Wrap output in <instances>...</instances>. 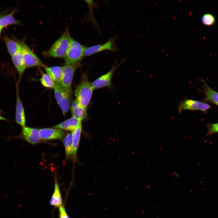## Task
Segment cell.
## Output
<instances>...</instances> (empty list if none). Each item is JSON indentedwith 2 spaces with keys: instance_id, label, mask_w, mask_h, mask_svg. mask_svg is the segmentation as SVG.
I'll list each match as a JSON object with an SVG mask.
<instances>
[{
  "instance_id": "cell-1",
  "label": "cell",
  "mask_w": 218,
  "mask_h": 218,
  "mask_svg": "<svg viewBox=\"0 0 218 218\" xmlns=\"http://www.w3.org/2000/svg\"><path fill=\"white\" fill-rule=\"evenodd\" d=\"M94 90L91 82L88 80L87 73H83L80 81L75 90V100L87 108L91 100Z\"/></svg>"
},
{
  "instance_id": "cell-2",
  "label": "cell",
  "mask_w": 218,
  "mask_h": 218,
  "mask_svg": "<svg viewBox=\"0 0 218 218\" xmlns=\"http://www.w3.org/2000/svg\"><path fill=\"white\" fill-rule=\"evenodd\" d=\"M71 37L68 28L67 27L62 35L49 49L42 53L43 56L48 57L64 58L68 47Z\"/></svg>"
},
{
  "instance_id": "cell-3",
  "label": "cell",
  "mask_w": 218,
  "mask_h": 218,
  "mask_svg": "<svg viewBox=\"0 0 218 218\" xmlns=\"http://www.w3.org/2000/svg\"><path fill=\"white\" fill-rule=\"evenodd\" d=\"M86 47L71 37L67 51L63 58L64 64L79 65L84 57V53Z\"/></svg>"
},
{
  "instance_id": "cell-4",
  "label": "cell",
  "mask_w": 218,
  "mask_h": 218,
  "mask_svg": "<svg viewBox=\"0 0 218 218\" xmlns=\"http://www.w3.org/2000/svg\"><path fill=\"white\" fill-rule=\"evenodd\" d=\"M20 46V49L23 59L26 68L33 67H41L46 66L33 51L23 40H19L14 37Z\"/></svg>"
},
{
  "instance_id": "cell-5",
  "label": "cell",
  "mask_w": 218,
  "mask_h": 218,
  "mask_svg": "<svg viewBox=\"0 0 218 218\" xmlns=\"http://www.w3.org/2000/svg\"><path fill=\"white\" fill-rule=\"evenodd\" d=\"M56 100L63 114L65 115L70 108L72 91L68 90L58 84L53 88Z\"/></svg>"
},
{
  "instance_id": "cell-6",
  "label": "cell",
  "mask_w": 218,
  "mask_h": 218,
  "mask_svg": "<svg viewBox=\"0 0 218 218\" xmlns=\"http://www.w3.org/2000/svg\"><path fill=\"white\" fill-rule=\"evenodd\" d=\"M116 37H111L106 43L90 47H86L84 51V57H88L103 51H118L119 48L115 43Z\"/></svg>"
},
{
  "instance_id": "cell-7",
  "label": "cell",
  "mask_w": 218,
  "mask_h": 218,
  "mask_svg": "<svg viewBox=\"0 0 218 218\" xmlns=\"http://www.w3.org/2000/svg\"><path fill=\"white\" fill-rule=\"evenodd\" d=\"M79 65L64 64L63 67L62 75L58 84L71 91V84L75 71Z\"/></svg>"
},
{
  "instance_id": "cell-8",
  "label": "cell",
  "mask_w": 218,
  "mask_h": 218,
  "mask_svg": "<svg viewBox=\"0 0 218 218\" xmlns=\"http://www.w3.org/2000/svg\"><path fill=\"white\" fill-rule=\"evenodd\" d=\"M211 106L202 102L186 99L178 104V110L180 114L183 110H199L204 111L208 110Z\"/></svg>"
},
{
  "instance_id": "cell-9",
  "label": "cell",
  "mask_w": 218,
  "mask_h": 218,
  "mask_svg": "<svg viewBox=\"0 0 218 218\" xmlns=\"http://www.w3.org/2000/svg\"><path fill=\"white\" fill-rule=\"evenodd\" d=\"M121 62L117 65L114 64L110 71L105 74L102 75L91 82L94 89L105 87H110L112 85V79L116 69L121 64Z\"/></svg>"
},
{
  "instance_id": "cell-10",
  "label": "cell",
  "mask_w": 218,
  "mask_h": 218,
  "mask_svg": "<svg viewBox=\"0 0 218 218\" xmlns=\"http://www.w3.org/2000/svg\"><path fill=\"white\" fill-rule=\"evenodd\" d=\"M18 85V84L16 85L15 119L16 123L23 128L26 127V118L24 108L19 94Z\"/></svg>"
},
{
  "instance_id": "cell-11",
  "label": "cell",
  "mask_w": 218,
  "mask_h": 218,
  "mask_svg": "<svg viewBox=\"0 0 218 218\" xmlns=\"http://www.w3.org/2000/svg\"><path fill=\"white\" fill-rule=\"evenodd\" d=\"M20 136L28 142L33 144L38 143L41 139L38 129L26 126L22 128Z\"/></svg>"
},
{
  "instance_id": "cell-12",
  "label": "cell",
  "mask_w": 218,
  "mask_h": 218,
  "mask_svg": "<svg viewBox=\"0 0 218 218\" xmlns=\"http://www.w3.org/2000/svg\"><path fill=\"white\" fill-rule=\"evenodd\" d=\"M41 138L44 140L61 139L64 135V132L61 129L44 128L39 130Z\"/></svg>"
},
{
  "instance_id": "cell-13",
  "label": "cell",
  "mask_w": 218,
  "mask_h": 218,
  "mask_svg": "<svg viewBox=\"0 0 218 218\" xmlns=\"http://www.w3.org/2000/svg\"><path fill=\"white\" fill-rule=\"evenodd\" d=\"M70 108L72 117L82 121L88 119L87 108L79 104L75 100L72 102Z\"/></svg>"
},
{
  "instance_id": "cell-14",
  "label": "cell",
  "mask_w": 218,
  "mask_h": 218,
  "mask_svg": "<svg viewBox=\"0 0 218 218\" xmlns=\"http://www.w3.org/2000/svg\"><path fill=\"white\" fill-rule=\"evenodd\" d=\"M17 12L15 8L7 14H0V28H3L11 25H21L19 21L16 19L14 17V15Z\"/></svg>"
},
{
  "instance_id": "cell-15",
  "label": "cell",
  "mask_w": 218,
  "mask_h": 218,
  "mask_svg": "<svg viewBox=\"0 0 218 218\" xmlns=\"http://www.w3.org/2000/svg\"><path fill=\"white\" fill-rule=\"evenodd\" d=\"M82 121L72 117H71L53 127L54 128L73 131L82 125Z\"/></svg>"
},
{
  "instance_id": "cell-16",
  "label": "cell",
  "mask_w": 218,
  "mask_h": 218,
  "mask_svg": "<svg viewBox=\"0 0 218 218\" xmlns=\"http://www.w3.org/2000/svg\"><path fill=\"white\" fill-rule=\"evenodd\" d=\"M12 59L14 66L20 78L26 68L20 49L12 56Z\"/></svg>"
},
{
  "instance_id": "cell-17",
  "label": "cell",
  "mask_w": 218,
  "mask_h": 218,
  "mask_svg": "<svg viewBox=\"0 0 218 218\" xmlns=\"http://www.w3.org/2000/svg\"><path fill=\"white\" fill-rule=\"evenodd\" d=\"M44 68L56 84H58L62 75L63 67L58 66L49 67L47 66Z\"/></svg>"
},
{
  "instance_id": "cell-18",
  "label": "cell",
  "mask_w": 218,
  "mask_h": 218,
  "mask_svg": "<svg viewBox=\"0 0 218 218\" xmlns=\"http://www.w3.org/2000/svg\"><path fill=\"white\" fill-rule=\"evenodd\" d=\"M7 48L8 52L12 56L20 49L19 43L14 37L11 39L5 35L2 38Z\"/></svg>"
},
{
  "instance_id": "cell-19",
  "label": "cell",
  "mask_w": 218,
  "mask_h": 218,
  "mask_svg": "<svg viewBox=\"0 0 218 218\" xmlns=\"http://www.w3.org/2000/svg\"><path fill=\"white\" fill-rule=\"evenodd\" d=\"M203 84V92L205 95L203 100L212 102L218 106V92L212 89L205 82Z\"/></svg>"
},
{
  "instance_id": "cell-20",
  "label": "cell",
  "mask_w": 218,
  "mask_h": 218,
  "mask_svg": "<svg viewBox=\"0 0 218 218\" xmlns=\"http://www.w3.org/2000/svg\"><path fill=\"white\" fill-rule=\"evenodd\" d=\"M50 204L55 207H60L62 204V197L57 181L55 180L54 191L50 201Z\"/></svg>"
},
{
  "instance_id": "cell-21",
  "label": "cell",
  "mask_w": 218,
  "mask_h": 218,
  "mask_svg": "<svg viewBox=\"0 0 218 218\" xmlns=\"http://www.w3.org/2000/svg\"><path fill=\"white\" fill-rule=\"evenodd\" d=\"M82 129V127L81 125L72 132L73 155L75 158L77 156V151L79 145Z\"/></svg>"
},
{
  "instance_id": "cell-22",
  "label": "cell",
  "mask_w": 218,
  "mask_h": 218,
  "mask_svg": "<svg viewBox=\"0 0 218 218\" xmlns=\"http://www.w3.org/2000/svg\"><path fill=\"white\" fill-rule=\"evenodd\" d=\"M66 157L68 158L73 155L74 151L72 140V133L68 134L64 139Z\"/></svg>"
},
{
  "instance_id": "cell-23",
  "label": "cell",
  "mask_w": 218,
  "mask_h": 218,
  "mask_svg": "<svg viewBox=\"0 0 218 218\" xmlns=\"http://www.w3.org/2000/svg\"><path fill=\"white\" fill-rule=\"evenodd\" d=\"M40 81L42 85L46 88L53 89L56 85L55 82L47 73L42 72Z\"/></svg>"
},
{
  "instance_id": "cell-24",
  "label": "cell",
  "mask_w": 218,
  "mask_h": 218,
  "mask_svg": "<svg viewBox=\"0 0 218 218\" xmlns=\"http://www.w3.org/2000/svg\"><path fill=\"white\" fill-rule=\"evenodd\" d=\"M214 16L210 13H206L203 15L201 18V21L203 24L206 26H211L215 22Z\"/></svg>"
},
{
  "instance_id": "cell-25",
  "label": "cell",
  "mask_w": 218,
  "mask_h": 218,
  "mask_svg": "<svg viewBox=\"0 0 218 218\" xmlns=\"http://www.w3.org/2000/svg\"><path fill=\"white\" fill-rule=\"evenodd\" d=\"M208 131L207 136L211 135L218 133V123L209 124L207 125Z\"/></svg>"
},
{
  "instance_id": "cell-26",
  "label": "cell",
  "mask_w": 218,
  "mask_h": 218,
  "mask_svg": "<svg viewBox=\"0 0 218 218\" xmlns=\"http://www.w3.org/2000/svg\"><path fill=\"white\" fill-rule=\"evenodd\" d=\"M59 216L60 218H70L62 206L59 207Z\"/></svg>"
},
{
  "instance_id": "cell-27",
  "label": "cell",
  "mask_w": 218,
  "mask_h": 218,
  "mask_svg": "<svg viewBox=\"0 0 218 218\" xmlns=\"http://www.w3.org/2000/svg\"><path fill=\"white\" fill-rule=\"evenodd\" d=\"M1 120H5L7 121V119L3 117H2L0 115V121Z\"/></svg>"
},
{
  "instance_id": "cell-28",
  "label": "cell",
  "mask_w": 218,
  "mask_h": 218,
  "mask_svg": "<svg viewBox=\"0 0 218 218\" xmlns=\"http://www.w3.org/2000/svg\"><path fill=\"white\" fill-rule=\"evenodd\" d=\"M2 29L1 28H0V36L1 34V31H2Z\"/></svg>"
},
{
  "instance_id": "cell-29",
  "label": "cell",
  "mask_w": 218,
  "mask_h": 218,
  "mask_svg": "<svg viewBox=\"0 0 218 218\" xmlns=\"http://www.w3.org/2000/svg\"><path fill=\"white\" fill-rule=\"evenodd\" d=\"M2 112V111H1V110L0 109V114H1Z\"/></svg>"
}]
</instances>
